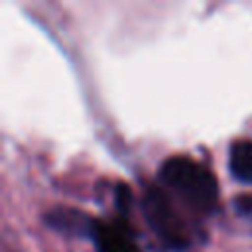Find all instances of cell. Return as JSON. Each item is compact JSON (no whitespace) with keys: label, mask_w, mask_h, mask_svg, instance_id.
<instances>
[{"label":"cell","mask_w":252,"mask_h":252,"mask_svg":"<svg viewBox=\"0 0 252 252\" xmlns=\"http://www.w3.org/2000/svg\"><path fill=\"white\" fill-rule=\"evenodd\" d=\"M161 181L197 213H213L219 205V185L209 169L185 156H171L159 167Z\"/></svg>","instance_id":"cell-1"},{"label":"cell","mask_w":252,"mask_h":252,"mask_svg":"<svg viewBox=\"0 0 252 252\" xmlns=\"http://www.w3.org/2000/svg\"><path fill=\"white\" fill-rule=\"evenodd\" d=\"M142 213L154 236L167 250H185L189 246V230L173 209L167 193L159 187H148L142 197Z\"/></svg>","instance_id":"cell-2"},{"label":"cell","mask_w":252,"mask_h":252,"mask_svg":"<svg viewBox=\"0 0 252 252\" xmlns=\"http://www.w3.org/2000/svg\"><path fill=\"white\" fill-rule=\"evenodd\" d=\"M96 252H140L134 234L124 220H98L93 232Z\"/></svg>","instance_id":"cell-3"},{"label":"cell","mask_w":252,"mask_h":252,"mask_svg":"<svg viewBox=\"0 0 252 252\" xmlns=\"http://www.w3.org/2000/svg\"><path fill=\"white\" fill-rule=\"evenodd\" d=\"M45 222L61 234L93 238V232H94V226H96L98 219H93V217H89V215H85L83 211H77V209L57 207V209H53L45 215Z\"/></svg>","instance_id":"cell-4"},{"label":"cell","mask_w":252,"mask_h":252,"mask_svg":"<svg viewBox=\"0 0 252 252\" xmlns=\"http://www.w3.org/2000/svg\"><path fill=\"white\" fill-rule=\"evenodd\" d=\"M228 169L236 181L244 185H252V142L250 140L232 142L228 152Z\"/></svg>","instance_id":"cell-5"},{"label":"cell","mask_w":252,"mask_h":252,"mask_svg":"<svg viewBox=\"0 0 252 252\" xmlns=\"http://www.w3.org/2000/svg\"><path fill=\"white\" fill-rule=\"evenodd\" d=\"M234 205H236V211H238L240 215H252V193L240 195V197L234 201Z\"/></svg>","instance_id":"cell-6"}]
</instances>
